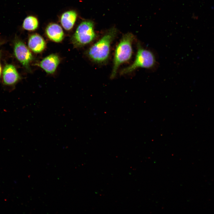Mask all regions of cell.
Listing matches in <instances>:
<instances>
[{
    "label": "cell",
    "instance_id": "cell-1",
    "mask_svg": "<svg viewBox=\"0 0 214 214\" xmlns=\"http://www.w3.org/2000/svg\"><path fill=\"white\" fill-rule=\"evenodd\" d=\"M117 31L113 28L110 29L105 35L88 49L86 54L93 61L97 63H102L108 58L111 44L115 37Z\"/></svg>",
    "mask_w": 214,
    "mask_h": 214
},
{
    "label": "cell",
    "instance_id": "cell-8",
    "mask_svg": "<svg viewBox=\"0 0 214 214\" xmlns=\"http://www.w3.org/2000/svg\"><path fill=\"white\" fill-rule=\"evenodd\" d=\"M45 32L50 40L55 42H61L64 38V33L62 28L56 23L48 24L45 28Z\"/></svg>",
    "mask_w": 214,
    "mask_h": 214
},
{
    "label": "cell",
    "instance_id": "cell-5",
    "mask_svg": "<svg viewBox=\"0 0 214 214\" xmlns=\"http://www.w3.org/2000/svg\"><path fill=\"white\" fill-rule=\"evenodd\" d=\"M13 44L15 57L27 71L31 72L30 64L34 57L29 49L16 36L14 40Z\"/></svg>",
    "mask_w": 214,
    "mask_h": 214
},
{
    "label": "cell",
    "instance_id": "cell-3",
    "mask_svg": "<svg viewBox=\"0 0 214 214\" xmlns=\"http://www.w3.org/2000/svg\"><path fill=\"white\" fill-rule=\"evenodd\" d=\"M155 59L153 53L139 43L134 62L131 64L122 69L120 74L121 75L128 74L139 68H150L155 65Z\"/></svg>",
    "mask_w": 214,
    "mask_h": 214
},
{
    "label": "cell",
    "instance_id": "cell-2",
    "mask_svg": "<svg viewBox=\"0 0 214 214\" xmlns=\"http://www.w3.org/2000/svg\"><path fill=\"white\" fill-rule=\"evenodd\" d=\"M134 39V36L132 33H126L123 36L114 51L111 78H115L120 66L129 61L131 58L132 44Z\"/></svg>",
    "mask_w": 214,
    "mask_h": 214
},
{
    "label": "cell",
    "instance_id": "cell-6",
    "mask_svg": "<svg viewBox=\"0 0 214 214\" xmlns=\"http://www.w3.org/2000/svg\"><path fill=\"white\" fill-rule=\"evenodd\" d=\"M2 78L3 82L5 85L12 86L19 80L20 76L14 65L11 64H7L3 70Z\"/></svg>",
    "mask_w": 214,
    "mask_h": 214
},
{
    "label": "cell",
    "instance_id": "cell-12",
    "mask_svg": "<svg viewBox=\"0 0 214 214\" xmlns=\"http://www.w3.org/2000/svg\"><path fill=\"white\" fill-rule=\"evenodd\" d=\"M1 56V53L0 52V78L1 76V72H2V68H1V61H0Z\"/></svg>",
    "mask_w": 214,
    "mask_h": 214
},
{
    "label": "cell",
    "instance_id": "cell-4",
    "mask_svg": "<svg viewBox=\"0 0 214 214\" xmlns=\"http://www.w3.org/2000/svg\"><path fill=\"white\" fill-rule=\"evenodd\" d=\"M94 24L90 21H85L78 25L71 38L75 48H80L89 44L96 38Z\"/></svg>",
    "mask_w": 214,
    "mask_h": 214
},
{
    "label": "cell",
    "instance_id": "cell-7",
    "mask_svg": "<svg viewBox=\"0 0 214 214\" xmlns=\"http://www.w3.org/2000/svg\"><path fill=\"white\" fill-rule=\"evenodd\" d=\"M60 62L56 54H50L44 58L36 65L44 70L47 73L52 74L55 71Z\"/></svg>",
    "mask_w": 214,
    "mask_h": 214
},
{
    "label": "cell",
    "instance_id": "cell-11",
    "mask_svg": "<svg viewBox=\"0 0 214 214\" xmlns=\"http://www.w3.org/2000/svg\"><path fill=\"white\" fill-rule=\"evenodd\" d=\"M22 26V28L24 30L30 31H34L38 28L39 21L35 16L29 15L24 19Z\"/></svg>",
    "mask_w": 214,
    "mask_h": 214
},
{
    "label": "cell",
    "instance_id": "cell-10",
    "mask_svg": "<svg viewBox=\"0 0 214 214\" xmlns=\"http://www.w3.org/2000/svg\"><path fill=\"white\" fill-rule=\"evenodd\" d=\"M77 17L76 12L74 10H70L63 12L60 18V22L63 28L67 31H70L73 28Z\"/></svg>",
    "mask_w": 214,
    "mask_h": 214
},
{
    "label": "cell",
    "instance_id": "cell-13",
    "mask_svg": "<svg viewBox=\"0 0 214 214\" xmlns=\"http://www.w3.org/2000/svg\"><path fill=\"white\" fill-rule=\"evenodd\" d=\"M5 42V40H0V47L4 44Z\"/></svg>",
    "mask_w": 214,
    "mask_h": 214
},
{
    "label": "cell",
    "instance_id": "cell-9",
    "mask_svg": "<svg viewBox=\"0 0 214 214\" xmlns=\"http://www.w3.org/2000/svg\"><path fill=\"white\" fill-rule=\"evenodd\" d=\"M29 48L35 53L41 52L45 49L46 44L43 38L37 34H34L29 37L28 41Z\"/></svg>",
    "mask_w": 214,
    "mask_h": 214
}]
</instances>
